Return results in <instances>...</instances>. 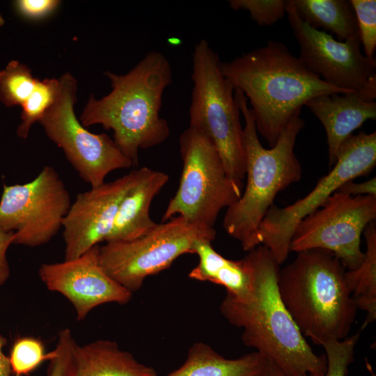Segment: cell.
Instances as JSON below:
<instances>
[{
    "mask_svg": "<svg viewBox=\"0 0 376 376\" xmlns=\"http://www.w3.org/2000/svg\"><path fill=\"white\" fill-rule=\"evenodd\" d=\"M253 272L251 297L239 301L226 295L220 311L242 329V340L289 376H324L326 355H318L283 304L278 289L280 270L270 251L259 245L246 256Z\"/></svg>",
    "mask_w": 376,
    "mask_h": 376,
    "instance_id": "1",
    "label": "cell"
},
{
    "mask_svg": "<svg viewBox=\"0 0 376 376\" xmlns=\"http://www.w3.org/2000/svg\"><path fill=\"white\" fill-rule=\"evenodd\" d=\"M220 67L224 76L249 101L257 131L270 148L310 99L322 94L350 93L324 82L278 41L269 40L221 62Z\"/></svg>",
    "mask_w": 376,
    "mask_h": 376,
    "instance_id": "2",
    "label": "cell"
},
{
    "mask_svg": "<svg viewBox=\"0 0 376 376\" xmlns=\"http://www.w3.org/2000/svg\"><path fill=\"white\" fill-rule=\"evenodd\" d=\"M104 74L112 90L100 99L91 94L80 122L112 130L116 145L137 166L140 149L158 146L170 134L160 111L164 92L173 81L171 65L162 53L151 51L125 75Z\"/></svg>",
    "mask_w": 376,
    "mask_h": 376,
    "instance_id": "3",
    "label": "cell"
},
{
    "mask_svg": "<svg viewBox=\"0 0 376 376\" xmlns=\"http://www.w3.org/2000/svg\"><path fill=\"white\" fill-rule=\"evenodd\" d=\"M235 98L245 125L242 146L246 160V184L240 198L227 208L223 226L226 232L240 242L245 251L260 245L259 226L276 196L301 178L302 169L295 146L305 123L295 115L280 134L273 147L261 144L254 117L244 93L235 88Z\"/></svg>",
    "mask_w": 376,
    "mask_h": 376,
    "instance_id": "4",
    "label": "cell"
},
{
    "mask_svg": "<svg viewBox=\"0 0 376 376\" xmlns=\"http://www.w3.org/2000/svg\"><path fill=\"white\" fill-rule=\"evenodd\" d=\"M345 268L330 251L310 249L278 276L281 299L304 336L317 345L348 336L357 308L347 289Z\"/></svg>",
    "mask_w": 376,
    "mask_h": 376,
    "instance_id": "5",
    "label": "cell"
},
{
    "mask_svg": "<svg viewBox=\"0 0 376 376\" xmlns=\"http://www.w3.org/2000/svg\"><path fill=\"white\" fill-rule=\"evenodd\" d=\"M219 55L202 39L192 52L189 126L212 141L230 178L243 184L246 160L235 88L221 70Z\"/></svg>",
    "mask_w": 376,
    "mask_h": 376,
    "instance_id": "6",
    "label": "cell"
},
{
    "mask_svg": "<svg viewBox=\"0 0 376 376\" xmlns=\"http://www.w3.org/2000/svg\"><path fill=\"white\" fill-rule=\"evenodd\" d=\"M179 143L182 162L180 184L162 221L181 216L214 228L221 210L240 198L243 184L230 178L214 143L200 130L189 126Z\"/></svg>",
    "mask_w": 376,
    "mask_h": 376,
    "instance_id": "7",
    "label": "cell"
},
{
    "mask_svg": "<svg viewBox=\"0 0 376 376\" xmlns=\"http://www.w3.org/2000/svg\"><path fill=\"white\" fill-rule=\"evenodd\" d=\"M216 236L214 228L175 216L136 239L105 242L98 248L99 263L110 277L133 293L148 276L169 268L179 256L193 253L198 241L212 242Z\"/></svg>",
    "mask_w": 376,
    "mask_h": 376,
    "instance_id": "8",
    "label": "cell"
},
{
    "mask_svg": "<svg viewBox=\"0 0 376 376\" xmlns=\"http://www.w3.org/2000/svg\"><path fill=\"white\" fill-rule=\"evenodd\" d=\"M376 165V132L352 134L339 148L336 162L306 196L279 207L274 204L261 221L258 237L280 265L288 258L293 233L299 223L320 207L345 182L366 175Z\"/></svg>",
    "mask_w": 376,
    "mask_h": 376,
    "instance_id": "9",
    "label": "cell"
},
{
    "mask_svg": "<svg viewBox=\"0 0 376 376\" xmlns=\"http://www.w3.org/2000/svg\"><path fill=\"white\" fill-rule=\"evenodd\" d=\"M54 102L39 120L48 138L61 148L79 177L91 187L102 185L107 175L133 166L106 133L89 132L74 111L77 81L70 72L59 79Z\"/></svg>",
    "mask_w": 376,
    "mask_h": 376,
    "instance_id": "10",
    "label": "cell"
},
{
    "mask_svg": "<svg viewBox=\"0 0 376 376\" xmlns=\"http://www.w3.org/2000/svg\"><path fill=\"white\" fill-rule=\"evenodd\" d=\"M71 204L70 193L56 171L45 166L26 183L3 185L0 228L15 233V244L41 246L62 228Z\"/></svg>",
    "mask_w": 376,
    "mask_h": 376,
    "instance_id": "11",
    "label": "cell"
},
{
    "mask_svg": "<svg viewBox=\"0 0 376 376\" xmlns=\"http://www.w3.org/2000/svg\"><path fill=\"white\" fill-rule=\"evenodd\" d=\"M375 219L376 196H352L336 191L299 223L290 250L324 249L332 253L346 270L354 269L364 259L361 235Z\"/></svg>",
    "mask_w": 376,
    "mask_h": 376,
    "instance_id": "12",
    "label": "cell"
},
{
    "mask_svg": "<svg viewBox=\"0 0 376 376\" xmlns=\"http://www.w3.org/2000/svg\"><path fill=\"white\" fill-rule=\"evenodd\" d=\"M285 10L304 65L327 84L354 93L363 101L375 102L376 60L362 53L360 40L340 42L310 26L297 15L289 0Z\"/></svg>",
    "mask_w": 376,
    "mask_h": 376,
    "instance_id": "13",
    "label": "cell"
},
{
    "mask_svg": "<svg viewBox=\"0 0 376 376\" xmlns=\"http://www.w3.org/2000/svg\"><path fill=\"white\" fill-rule=\"evenodd\" d=\"M97 245L80 256L61 263H43L39 276L51 291L64 296L72 305L77 320H84L95 308L107 303L125 304L133 293L102 268Z\"/></svg>",
    "mask_w": 376,
    "mask_h": 376,
    "instance_id": "14",
    "label": "cell"
},
{
    "mask_svg": "<svg viewBox=\"0 0 376 376\" xmlns=\"http://www.w3.org/2000/svg\"><path fill=\"white\" fill-rule=\"evenodd\" d=\"M138 175V169L77 194L62 228L64 260L76 258L109 235L120 202Z\"/></svg>",
    "mask_w": 376,
    "mask_h": 376,
    "instance_id": "15",
    "label": "cell"
},
{
    "mask_svg": "<svg viewBox=\"0 0 376 376\" xmlns=\"http://www.w3.org/2000/svg\"><path fill=\"white\" fill-rule=\"evenodd\" d=\"M323 125L328 146L329 167L337 159L342 143L368 120L376 119L375 102H366L354 93L322 94L305 104Z\"/></svg>",
    "mask_w": 376,
    "mask_h": 376,
    "instance_id": "16",
    "label": "cell"
},
{
    "mask_svg": "<svg viewBox=\"0 0 376 376\" xmlns=\"http://www.w3.org/2000/svg\"><path fill=\"white\" fill-rule=\"evenodd\" d=\"M169 178L166 173L148 167L138 169L137 178L120 202L105 242L132 240L148 233L157 225L150 218V208L153 198Z\"/></svg>",
    "mask_w": 376,
    "mask_h": 376,
    "instance_id": "17",
    "label": "cell"
},
{
    "mask_svg": "<svg viewBox=\"0 0 376 376\" xmlns=\"http://www.w3.org/2000/svg\"><path fill=\"white\" fill-rule=\"evenodd\" d=\"M70 376H158L152 367L139 362L109 340L75 344Z\"/></svg>",
    "mask_w": 376,
    "mask_h": 376,
    "instance_id": "18",
    "label": "cell"
},
{
    "mask_svg": "<svg viewBox=\"0 0 376 376\" xmlns=\"http://www.w3.org/2000/svg\"><path fill=\"white\" fill-rule=\"evenodd\" d=\"M212 242L198 241L193 253L198 257V263L189 273L190 279L209 281L222 285L226 295L239 301H246L253 288V272L248 258L234 260L217 253Z\"/></svg>",
    "mask_w": 376,
    "mask_h": 376,
    "instance_id": "19",
    "label": "cell"
},
{
    "mask_svg": "<svg viewBox=\"0 0 376 376\" xmlns=\"http://www.w3.org/2000/svg\"><path fill=\"white\" fill-rule=\"evenodd\" d=\"M267 359L257 352L226 359L204 343L189 350L183 365L166 376H256Z\"/></svg>",
    "mask_w": 376,
    "mask_h": 376,
    "instance_id": "20",
    "label": "cell"
},
{
    "mask_svg": "<svg viewBox=\"0 0 376 376\" xmlns=\"http://www.w3.org/2000/svg\"><path fill=\"white\" fill-rule=\"evenodd\" d=\"M297 15L310 26L335 34L337 40L359 39L357 18L347 0H289Z\"/></svg>",
    "mask_w": 376,
    "mask_h": 376,
    "instance_id": "21",
    "label": "cell"
},
{
    "mask_svg": "<svg viewBox=\"0 0 376 376\" xmlns=\"http://www.w3.org/2000/svg\"><path fill=\"white\" fill-rule=\"evenodd\" d=\"M366 249L357 268L345 270V280L357 309L366 312L361 329L376 319V224L370 223L363 231Z\"/></svg>",
    "mask_w": 376,
    "mask_h": 376,
    "instance_id": "22",
    "label": "cell"
},
{
    "mask_svg": "<svg viewBox=\"0 0 376 376\" xmlns=\"http://www.w3.org/2000/svg\"><path fill=\"white\" fill-rule=\"evenodd\" d=\"M38 81L26 65L11 61L0 71V101L7 107L22 106L34 90Z\"/></svg>",
    "mask_w": 376,
    "mask_h": 376,
    "instance_id": "23",
    "label": "cell"
},
{
    "mask_svg": "<svg viewBox=\"0 0 376 376\" xmlns=\"http://www.w3.org/2000/svg\"><path fill=\"white\" fill-rule=\"evenodd\" d=\"M58 88V79H38L34 90L22 105V122L17 129V134L19 138L25 139L28 137L32 125L39 122L54 102Z\"/></svg>",
    "mask_w": 376,
    "mask_h": 376,
    "instance_id": "24",
    "label": "cell"
},
{
    "mask_svg": "<svg viewBox=\"0 0 376 376\" xmlns=\"http://www.w3.org/2000/svg\"><path fill=\"white\" fill-rule=\"evenodd\" d=\"M15 376L28 375L50 358L42 342L33 337H20L13 343L8 356Z\"/></svg>",
    "mask_w": 376,
    "mask_h": 376,
    "instance_id": "25",
    "label": "cell"
},
{
    "mask_svg": "<svg viewBox=\"0 0 376 376\" xmlns=\"http://www.w3.org/2000/svg\"><path fill=\"white\" fill-rule=\"evenodd\" d=\"M360 332L343 340H329L322 346L327 358V370L324 376H346L349 365L354 360V348Z\"/></svg>",
    "mask_w": 376,
    "mask_h": 376,
    "instance_id": "26",
    "label": "cell"
},
{
    "mask_svg": "<svg viewBox=\"0 0 376 376\" xmlns=\"http://www.w3.org/2000/svg\"><path fill=\"white\" fill-rule=\"evenodd\" d=\"M235 10H246L258 26H271L286 14L285 0H229Z\"/></svg>",
    "mask_w": 376,
    "mask_h": 376,
    "instance_id": "27",
    "label": "cell"
},
{
    "mask_svg": "<svg viewBox=\"0 0 376 376\" xmlns=\"http://www.w3.org/2000/svg\"><path fill=\"white\" fill-rule=\"evenodd\" d=\"M358 24L364 54L375 58L376 49V1L350 0Z\"/></svg>",
    "mask_w": 376,
    "mask_h": 376,
    "instance_id": "28",
    "label": "cell"
},
{
    "mask_svg": "<svg viewBox=\"0 0 376 376\" xmlns=\"http://www.w3.org/2000/svg\"><path fill=\"white\" fill-rule=\"evenodd\" d=\"M76 343L70 329L59 331L56 347L50 352L47 376H70L72 353Z\"/></svg>",
    "mask_w": 376,
    "mask_h": 376,
    "instance_id": "29",
    "label": "cell"
},
{
    "mask_svg": "<svg viewBox=\"0 0 376 376\" xmlns=\"http://www.w3.org/2000/svg\"><path fill=\"white\" fill-rule=\"evenodd\" d=\"M58 0H18L15 2L17 12L23 17L38 19L47 16L60 4Z\"/></svg>",
    "mask_w": 376,
    "mask_h": 376,
    "instance_id": "30",
    "label": "cell"
},
{
    "mask_svg": "<svg viewBox=\"0 0 376 376\" xmlns=\"http://www.w3.org/2000/svg\"><path fill=\"white\" fill-rule=\"evenodd\" d=\"M15 233L0 228V288L8 280L10 274V265L7 259V251L13 244Z\"/></svg>",
    "mask_w": 376,
    "mask_h": 376,
    "instance_id": "31",
    "label": "cell"
},
{
    "mask_svg": "<svg viewBox=\"0 0 376 376\" xmlns=\"http://www.w3.org/2000/svg\"><path fill=\"white\" fill-rule=\"evenodd\" d=\"M337 191L352 196H376V177L363 182H355L353 180L347 181L343 184Z\"/></svg>",
    "mask_w": 376,
    "mask_h": 376,
    "instance_id": "32",
    "label": "cell"
},
{
    "mask_svg": "<svg viewBox=\"0 0 376 376\" xmlns=\"http://www.w3.org/2000/svg\"><path fill=\"white\" fill-rule=\"evenodd\" d=\"M6 344V338L0 335V376H11L13 374L9 358L3 352V347Z\"/></svg>",
    "mask_w": 376,
    "mask_h": 376,
    "instance_id": "33",
    "label": "cell"
},
{
    "mask_svg": "<svg viewBox=\"0 0 376 376\" xmlns=\"http://www.w3.org/2000/svg\"><path fill=\"white\" fill-rule=\"evenodd\" d=\"M256 376H289L275 363L267 359L263 368ZM306 376H314L308 375Z\"/></svg>",
    "mask_w": 376,
    "mask_h": 376,
    "instance_id": "34",
    "label": "cell"
},
{
    "mask_svg": "<svg viewBox=\"0 0 376 376\" xmlns=\"http://www.w3.org/2000/svg\"><path fill=\"white\" fill-rule=\"evenodd\" d=\"M3 24V19L0 15V25H2Z\"/></svg>",
    "mask_w": 376,
    "mask_h": 376,
    "instance_id": "35",
    "label": "cell"
}]
</instances>
